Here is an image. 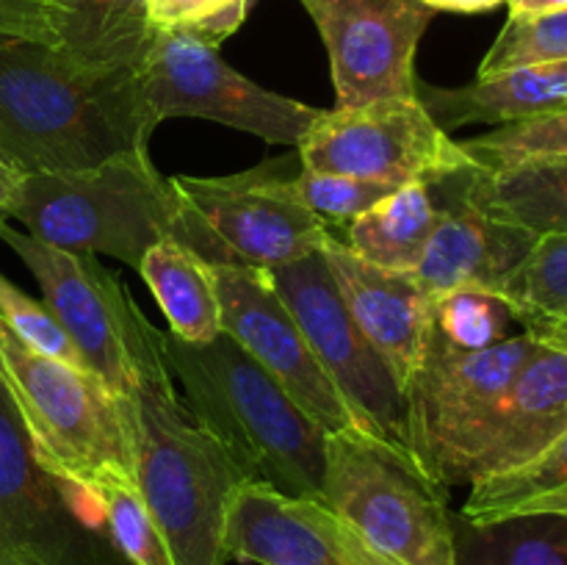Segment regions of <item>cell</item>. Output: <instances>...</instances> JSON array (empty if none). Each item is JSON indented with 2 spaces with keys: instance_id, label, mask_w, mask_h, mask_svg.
Returning a JSON list of instances; mask_svg holds the SVG:
<instances>
[{
  "instance_id": "cell-1",
  "label": "cell",
  "mask_w": 567,
  "mask_h": 565,
  "mask_svg": "<svg viewBox=\"0 0 567 565\" xmlns=\"http://www.w3.org/2000/svg\"><path fill=\"white\" fill-rule=\"evenodd\" d=\"M125 341L136 482L172 565H227V510L247 480L186 408L166 363L164 332L150 325L131 291Z\"/></svg>"
},
{
  "instance_id": "cell-2",
  "label": "cell",
  "mask_w": 567,
  "mask_h": 565,
  "mask_svg": "<svg viewBox=\"0 0 567 565\" xmlns=\"http://www.w3.org/2000/svg\"><path fill=\"white\" fill-rule=\"evenodd\" d=\"M155 127L138 66L89 70L42 39L0 33V155L20 175L150 153Z\"/></svg>"
},
{
  "instance_id": "cell-3",
  "label": "cell",
  "mask_w": 567,
  "mask_h": 565,
  "mask_svg": "<svg viewBox=\"0 0 567 565\" xmlns=\"http://www.w3.org/2000/svg\"><path fill=\"white\" fill-rule=\"evenodd\" d=\"M164 352L194 419L225 446L247 482L293 499H319L321 430L225 330L203 343L164 332Z\"/></svg>"
},
{
  "instance_id": "cell-4",
  "label": "cell",
  "mask_w": 567,
  "mask_h": 565,
  "mask_svg": "<svg viewBox=\"0 0 567 565\" xmlns=\"http://www.w3.org/2000/svg\"><path fill=\"white\" fill-rule=\"evenodd\" d=\"M9 219L28 236L81 255H109L138 271L164 238L188 247V210L175 181L150 153L122 155L100 166L20 175Z\"/></svg>"
},
{
  "instance_id": "cell-5",
  "label": "cell",
  "mask_w": 567,
  "mask_h": 565,
  "mask_svg": "<svg viewBox=\"0 0 567 565\" xmlns=\"http://www.w3.org/2000/svg\"><path fill=\"white\" fill-rule=\"evenodd\" d=\"M6 388L20 408L39 460L92 496L109 480H136L131 399L92 371L31 352L0 321Z\"/></svg>"
},
{
  "instance_id": "cell-6",
  "label": "cell",
  "mask_w": 567,
  "mask_h": 565,
  "mask_svg": "<svg viewBox=\"0 0 567 565\" xmlns=\"http://www.w3.org/2000/svg\"><path fill=\"white\" fill-rule=\"evenodd\" d=\"M321 502L402 565H454L449 487L413 454L374 432H330Z\"/></svg>"
},
{
  "instance_id": "cell-7",
  "label": "cell",
  "mask_w": 567,
  "mask_h": 565,
  "mask_svg": "<svg viewBox=\"0 0 567 565\" xmlns=\"http://www.w3.org/2000/svg\"><path fill=\"white\" fill-rule=\"evenodd\" d=\"M532 349L529 330L485 349H452L430 338L404 391L402 443L437 485H468L493 413Z\"/></svg>"
},
{
  "instance_id": "cell-8",
  "label": "cell",
  "mask_w": 567,
  "mask_h": 565,
  "mask_svg": "<svg viewBox=\"0 0 567 565\" xmlns=\"http://www.w3.org/2000/svg\"><path fill=\"white\" fill-rule=\"evenodd\" d=\"M83 496L39 460L0 380V565H125Z\"/></svg>"
},
{
  "instance_id": "cell-9",
  "label": "cell",
  "mask_w": 567,
  "mask_h": 565,
  "mask_svg": "<svg viewBox=\"0 0 567 565\" xmlns=\"http://www.w3.org/2000/svg\"><path fill=\"white\" fill-rule=\"evenodd\" d=\"M286 166L288 158H275L233 175L172 177L208 264L277 269L319 253L330 233L299 199L293 175H282Z\"/></svg>"
},
{
  "instance_id": "cell-10",
  "label": "cell",
  "mask_w": 567,
  "mask_h": 565,
  "mask_svg": "<svg viewBox=\"0 0 567 565\" xmlns=\"http://www.w3.org/2000/svg\"><path fill=\"white\" fill-rule=\"evenodd\" d=\"M138 78L158 125L172 116H197L269 144L299 147L321 114L316 105L249 81L221 59L219 48L188 33L153 31Z\"/></svg>"
},
{
  "instance_id": "cell-11",
  "label": "cell",
  "mask_w": 567,
  "mask_h": 565,
  "mask_svg": "<svg viewBox=\"0 0 567 565\" xmlns=\"http://www.w3.org/2000/svg\"><path fill=\"white\" fill-rule=\"evenodd\" d=\"M297 150L302 170L388 186H437L474 166L457 138L432 120L419 97L321 109Z\"/></svg>"
},
{
  "instance_id": "cell-12",
  "label": "cell",
  "mask_w": 567,
  "mask_h": 565,
  "mask_svg": "<svg viewBox=\"0 0 567 565\" xmlns=\"http://www.w3.org/2000/svg\"><path fill=\"white\" fill-rule=\"evenodd\" d=\"M275 291L302 327L310 349L338 386L363 430L402 443L404 397L385 360L374 352L349 316L324 255L313 253L293 264L264 269ZM404 446V443H402Z\"/></svg>"
},
{
  "instance_id": "cell-13",
  "label": "cell",
  "mask_w": 567,
  "mask_h": 565,
  "mask_svg": "<svg viewBox=\"0 0 567 565\" xmlns=\"http://www.w3.org/2000/svg\"><path fill=\"white\" fill-rule=\"evenodd\" d=\"M210 269L219 297L221 330L241 343L321 430H363L358 413L319 363L302 327L266 271L241 264H210Z\"/></svg>"
},
{
  "instance_id": "cell-14",
  "label": "cell",
  "mask_w": 567,
  "mask_h": 565,
  "mask_svg": "<svg viewBox=\"0 0 567 565\" xmlns=\"http://www.w3.org/2000/svg\"><path fill=\"white\" fill-rule=\"evenodd\" d=\"M330 55L336 105L419 97L415 53L435 11L424 0H299Z\"/></svg>"
},
{
  "instance_id": "cell-15",
  "label": "cell",
  "mask_w": 567,
  "mask_h": 565,
  "mask_svg": "<svg viewBox=\"0 0 567 565\" xmlns=\"http://www.w3.org/2000/svg\"><path fill=\"white\" fill-rule=\"evenodd\" d=\"M0 242L14 249L42 288V302L72 338L83 363L116 397L131 393V355L125 341L127 288L94 255L50 247L28 233L0 225Z\"/></svg>"
},
{
  "instance_id": "cell-16",
  "label": "cell",
  "mask_w": 567,
  "mask_h": 565,
  "mask_svg": "<svg viewBox=\"0 0 567 565\" xmlns=\"http://www.w3.org/2000/svg\"><path fill=\"white\" fill-rule=\"evenodd\" d=\"M225 548L252 565H402L319 499L282 496L260 482L233 493Z\"/></svg>"
},
{
  "instance_id": "cell-17",
  "label": "cell",
  "mask_w": 567,
  "mask_h": 565,
  "mask_svg": "<svg viewBox=\"0 0 567 565\" xmlns=\"http://www.w3.org/2000/svg\"><path fill=\"white\" fill-rule=\"evenodd\" d=\"M465 172L430 186L437 203V225L413 280L432 302L457 291H487L498 297V288L537 242V236L520 225L482 208L471 197Z\"/></svg>"
},
{
  "instance_id": "cell-18",
  "label": "cell",
  "mask_w": 567,
  "mask_h": 565,
  "mask_svg": "<svg viewBox=\"0 0 567 565\" xmlns=\"http://www.w3.org/2000/svg\"><path fill=\"white\" fill-rule=\"evenodd\" d=\"M321 255L336 277L349 316L385 360L404 397L430 347L435 302L413 275L377 269L336 236H327Z\"/></svg>"
},
{
  "instance_id": "cell-19",
  "label": "cell",
  "mask_w": 567,
  "mask_h": 565,
  "mask_svg": "<svg viewBox=\"0 0 567 565\" xmlns=\"http://www.w3.org/2000/svg\"><path fill=\"white\" fill-rule=\"evenodd\" d=\"M563 430H567V349L535 336V349L509 382L482 438L471 482L524 463Z\"/></svg>"
},
{
  "instance_id": "cell-20",
  "label": "cell",
  "mask_w": 567,
  "mask_h": 565,
  "mask_svg": "<svg viewBox=\"0 0 567 565\" xmlns=\"http://www.w3.org/2000/svg\"><path fill=\"white\" fill-rule=\"evenodd\" d=\"M419 100L443 131L465 125H513L567 109V61L476 75L471 83L454 89L432 86L419 78Z\"/></svg>"
},
{
  "instance_id": "cell-21",
  "label": "cell",
  "mask_w": 567,
  "mask_h": 565,
  "mask_svg": "<svg viewBox=\"0 0 567 565\" xmlns=\"http://www.w3.org/2000/svg\"><path fill=\"white\" fill-rule=\"evenodd\" d=\"M150 39L147 0H50L48 42L89 70H136Z\"/></svg>"
},
{
  "instance_id": "cell-22",
  "label": "cell",
  "mask_w": 567,
  "mask_h": 565,
  "mask_svg": "<svg viewBox=\"0 0 567 565\" xmlns=\"http://www.w3.org/2000/svg\"><path fill=\"white\" fill-rule=\"evenodd\" d=\"M138 275L166 316L169 336L192 343L219 336L221 314L214 269L192 247L177 238H164L147 249L138 264Z\"/></svg>"
},
{
  "instance_id": "cell-23",
  "label": "cell",
  "mask_w": 567,
  "mask_h": 565,
  "mask_svg": "<svg viewBox=\"0 0 567 565\" xmlns=\"http://www.w3.org/2000/svg\"><path fill=\"white\" fill-rule=\"evenodd\" d=\"M435 225L437 203L432 188L408 183L371 205L336 238L377 269L413 275Z\"/></svg>"
},
{
  "instance_id": "cell-24",
  "label": "cell",
  "mask_w": 567,
  "mask_h": 565,
  "mask_svg": "<svg viewBox=\"0 0 567 565\" xmlns=\"http://www.w3.org/2000/svg\"><path fill=\"white\" fill-rule=\"evenodd\" d=\"M460 515L474 524L515 515H567V430L524 463L471 482Z\"/></svg>"
},
{
  "instance_id": "cell-25",
  "label": "cell",
  "mask_w": 567,
  "mask_h": 565,
  "mask_svg": "<svg viewBox=\"0 0 567 565\" xmlns=\"http://www.w3.org/2000/svg\"><path fill=\"white\" fill-rule=\"evenodd\" d=\"M465 183L482 208L532 236L567 233V158L532 161L498 172L474 164L465 172Z\"/></svg>"
},
{
  "instance_id": "cell-26",
  "label": "cell",
  "mask_w": 567,
  "mask_h": 565,
  "mask_svg": "<svg viewBox=\"0 0 567 565\" xmlns=\"http://www.w3.org/2000/svg\"><path fill=\"white\" fill-rule=\"evenodd\" d=\"M454 565H567V515L474 524L452 513Z\"/></svg>"
},
{
  "instance_id": "cell-27",
  "label": "cell",
  "mask_w": 567,
  "mask_h": 565,
  "mask_svg": "<svg viewBox=\"0 0 567 565\" xmlns=\"http://www.w3.org/2000/svg\"><path fill=\"white\" fill-rule=\"evenodd\" d=\"M498 297L507 302L524 330L551 325L567 316V233L537 236L518 269L507 277Z\"/></svg>"
},
{
  "instance_id": "cell-28",
  "label": "cell",
  "mask_w": 567,
  "mask_h": 565,
  "mask_svg": "<svg viewBox=\"0 0 567 565\" xmlns=\"http://www.w3.org/2000/svg\"><path fill=\"white\" fill-rule=\"evenodd\" d=\"M105 535L125 565H172L158 524L138 491L136 480H109L92 493Z\"/></svg>"
},
{
  "instance_id": "cell-29",
  "label": "cell",
  "mask_w": 567,
  "mask_h": 565,
  "mask_svg": "<svg viewBox=\"0 0 567 565\" xmlns=\"http://www.w3.org/2000/svg\"><path fill=\"white\" fill-rule=\"evenodd\" d=\"M471 161L485 172L509 170L532 161L567 158V109L532 116L513 125L491 127L487 133L460 142Z\"/></svg>"
},
{
  "instance_id": "cell-30",
  "label": "cell",
  "mask_w": 567,
  "mask_h": 565,
  "mask_svg": "<svg viewBox=\"0 0 567 565\" xmlns=\"http://www.w3.org/2000/svg\"><path fill=\"white\" fill-rule=\"evenodd\" d=\"M507 302L487 291H457L437 299L432 338L452 349H485L507 338Z\"/></svg>"
},
{
  "instance_id": "cell-31",
  "label": "cell",
  "mask_w": 567,
  "mask_h": 565,
  "mask_svg": "<svg viewBox=\"0 0 567 565\" xmlns=\"http://www.w3.org/2000/svg\"><path fill=\"white\" fill-rule=\"evenodd\" d=\"M548 61H567V9L540 17H507L476 75Z\"/></svg>"
},
{
  "instance_id": "cell-32",
  "label": "cell",
  "mask_w": 567,
  "mask_h": 565,
  "mask_svg": "<svg viewBox=\"0 0 567 565\" xmlns=\"http://www.w3.org/2000/svg\"><path fill=\"white\" fill-rule=\"evenodd\" d=\"M293 188H297L299 199L308 205L310 214L327 227V233L341 236L360 214H365L371 205L385 199L399 186L352 175H332V172L299 170L293 175Z\"/></svg>"
},
{
  "instance_id": "cell-33",
  "label": "cell",
  "mask_w": 567,
  "mask_h": 565,
  "mask_svg": "<svg viewBox=\"0 0 567 565\" xmlns=\"http://www.w3.org/2000/svg\"><path fill=\"white\" fill-rule=\"evenodd\" d=\"M0 321H3L31 352L50 360H61V363L66 366L86 369L81 352H78V347L72 343V338L66 336L61 321L53 316V310L44 302H39V299L28 297V294L22 291V288H17L3 271H0Z\"/></svg>"
},
{
  "instance_id": "cell-34",
  "label": "cell",
  "mask_w": 567,
  "mask_h": 565,
  "mask_svg": "<svg viewBox=\"0 0 567 565\" xmlns=\"http://www.w3.org/2000/svg\"><path fill=\"white\" fill-rule=\"evenodd\" d=\"M252 0H147L153 31H177L219 48L247 20Z\"/></svg>"
},
{
  "instance_id": "cell-35",
  "label": "cell",
  "mask_w": 567,
  "mask_h": 565,
  "mask_svg": "<svg viewBox=\"0 0 567 565\" xmlns=\"http://www.w3.org/2000/svg\"><path fill=\"white\" fill-rule=\"evenodd\" d=\"M50 0H0V33L48 42Z\"/></svg>"
},
{
  "instance_id": "cell-36",
  "label": "cell",
  "mask_w": 567,
  "mask_h": 565,
  "mask_svg": "<svg viewBox=\"0 0 567 565\" xmlns=\"http://www.w3.org/2000/svg\"><path fill=\"white\" fill-rule=\"evenodd\" d=\"M432 11H452V14H482L504 6L507 0H424Z\"/></svg>"
},
{
  "instance_id": "cell-37",
  "label": "cell",
  "mask_w": 567,
  "mask_h": 565,
  "mask_svg": "<svg viewBox=\"0 0 567 565\" xmlns=\"http://www.w3.org/2000/svg\"><path fill=\"white\" fill-rule=\"evenodd\" d=\"M509 17H540L567 9V0H507Z\"/></svg>"
},
{
  "instance_id": "cell-38",
  "label": "cell",
  "mask_w": 567,
  "mask_h": 565,
  "mask_svg": "<svg viewBox=\"0 0 567 565\" xmlns=\"http://www.w3.org/2000/svg\"><path fill=\"white\" fill-rule=\"evenodd\" d=\"M17 183H20V172L11 170L3 161V155H0V225L9 222V205L17 192Z\"/></svg>"
},
{
  "instance_id": "cell-39",
  "label": "cell",
  "mask_w": 567,
  "mask_h": 565,
  "mask_svg": "<svg viewBox=\"0 0 567 565\" xmlns=\"http://www.w3.org/2000/svg\"><path fill=\"white\" fill-rule=\"evenodd\" d=\"M529 332L532 336L546 338V341H554V343H559L563 349H567V316L559 321H551V325L535 327V330H529Z\"/></svg>"
},
{
  "instance_id": "cell-40",
  "label": "cell",
  "mask_w": 567,
  "mask_h": 565,
  "mask_svg": "<svg viewBox=\"0 0 567 565\" xmlns=\"http://www.w3.org/2000/svg\"><path fill=\"white\" fill-rule=\"evenodd\" d=\"M0 380L6 382V363H3V352H0Z\"/></svg>"
}]
</instances>
